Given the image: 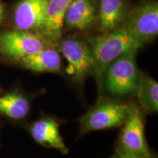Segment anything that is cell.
I'll return each mask as SVG.
<instances>
[{
  "instance_id": "6da1fadb",
  "label": "cell",
  "mask_w": 158,
  "mask_h": 158,
  "mask_svg": "<svg viewBox=\"0 0 158 158\" xmlns=\"http://www.w3.org/2000/svg\"><path fill=\"white\" fill-rule=\"evenodd\" d=\"M89 45L93 58L94 76L100 92L106 71L115 59L126 51L141 48L142 45L124 26L102 36L90 37Z\"/></svg>"
},
{
  "instance_id": "7a4b0ae2",
  "label": "cell",
  "mask_w": 158,
  "mask_h": 158,
  "mask_svg": "<svg viewBox=\"0 0 158 158\" xmlns=\"http://www.w3.org/2000/svg\"><path fill=\"white\" fill-rule=\"evenodd\" d=\"M137 51H126L108 66L104 81L110 93L118 96L136 94L141 76L136 63Z\"/></svg>"
},
{
  "instance_id": "3957f363",
  "label": "cell",
  "mask_w": 158,
  "mask_h": 158,
  "mask_svg": "<svg viewBox=\"0 0 158 158\" xmlns=\"http://www.w3.org/2000/svg\"><path fill=\"white\" fill-rule=\"evenodd\" d=\"M124 26L143 45L158 34V3L144 0L127 16Z\"/></svg>"
},
{
  "instance_id": "277c9868",
  "label": "cell",
  "mask_w": 158,
  "mask_h": 158,
  "mask_svg": "<svg viewBox=\"0 0 158 158\" xmlns=\"http://www.w3.org/2000/svg\"><path fill=\"white\" fill-rule=\"evenodd\" d=\"M129 110L130 105L123 102H102L81 118V128L87 133L122 125L127 119Z\"/></svg>"
},
{
  "instance_id": "5b68a950",
  "label": "cell",
  "mask_w": 158,
  "mask_h": 158,
  "mask_svg": "<svg viewBox=\"0 0 158 158\" xmlns=\"http://www.w3.org/2000/svg\"><path fill=\"white\" fill-rule=\"evenodd\" d=\"M42 35L15 29L0 34V52L8 58L20 60L48 47Z\"/></svg>"
},
{
  "instance_id": "8992f818",
  "label": "cell",
  "mask_w": 158,
  "mask_h": 158,
  "mask_svg": "<svg viewBox=\"0 0 158 158\" xmlns=\"http://www.w3.org/2000/svg\"><path fill=\"white\" fill-rule=\"evenodd\" d=\"M124 124L120 138V148L143 157H152L146 141L143 116L139 109L134 105H130L129 114Z\"/></svg>"
},
{
  "instance_id": "52a82bcc",
  "label": "cell",
  "mask_w": 158,
  "mask_h": 158,
  "mask_svg": "<svg viewBox=\"0 0 158 158\" xmlns=\"http://www.w3.org/2000/svg\"><path fill=\"white\" fill-rule=\"evenodd\" d=\"M60 50L68 62L67 73L75 80L82 81L93 68V58L89 45L77 39H66Z\"/></svg>"
},
{
  "instance_id": "ba28073f",
  "label": "cell",
  "mask_w": 158,
  "mask_h": 158,
  "mask_svg": "<svg viewBox=\"0 0 158 158\" xmlns=\"http://www.w3.org/2000/svg\"><path fill=\"white\" fill-rule=\"evenodd\" d=\"M48 2V0H21L14 12L16 28L40 35L44 27Z\"/></svg>"
},
{
  "instance_id": "9c48e42d",
  "label": "cell",
  "mask_w": 158,
  "mask_h": 158,
  "mask_svg": "<svg viewBox=\"0 0 158 158\" xmlns=\"http://www.w3.org/2000/svg\"><path fill=\"white\" fill-rule=\"evenodd\" d=\"M72 1L48 0L44 27L40 35L49 44H55L60 40L65 12Z\"/></svg>"
},
{
  "instance_id": "30bf717a",
  "label": "cell",
  "mask_w": 158,
  "mask_h": 158,
  "mask_svg": "<svg viewBox=\"0 0 158 158\" xmlns=\"http://www.w3.org/2000/svg\"><path fill=\"white\" fill-rule=\"evenodd\" d=\"M127 16L126 0H100L98 23L103 35L118 29Z\"/></svg>"
},
{
  "instance_id": "8fae6325",
  "label": "cell",
  "mask_w": 158,
  "mask_h": 158,
  "mask_svg": "<svg viewBox=\"0 0 158 158\" xmlns=\"http://www.w3.org/2000/svg\"><path fill=\"white\" fill-rule=\"evenodd\" d=\"M96 20V8L92 0H73L64 16L67 27L78 30H86Z\"/></svg>"
},
{
  "instance_id": "7c38bea8",
  "label": "cell",
  "mask_w": 158,
  "mask_h": 158,
  "mask_svg": "<svg viewBox=\"0 0 158 158\" xmlns=\"http://www.w3.org/2000/svg\"><path fill=\"white\" fill-rule=\"evenodd\" d=\"M31 133L37 143L59 150L62 153L68 152L60 135L56 122L51 118H44L33 124Z\"/></svg>"
},
{
  "instance_id": "4fadbf2b",
  "label": "cell",
  "mask_w": 158,
  "mask_h": 158,
  "mask_svg": "<svg viewBox=\"0 0 158 158\" xmlns=\"http://www.w3.org/2000/svg\"><path fill=\"white\" fill-rule=\"evenodd\" d=\"M23 67L35 72L56 73L60 70L61 58L55 49L49 47L20 59Z\"/></svg>"
},
{
  "instance_id": "5bb4252c",
  "label": "cell",
  "mask_w": 158,
  "mask_h": 158,
  "mask_svg": "<svg viewBox=\"0 0 158 158\" xmlns=\"http://www.w3.org/2000/svg\"><path fill=\"white\" fill-rule=\"evenodd\" d=\"M30 108L28 100L21 94L13 92L0 97V113L13 118H22Z\"/></svg>"
},
{
  "instance_id": "9a60e30c",
  "label": "cell",
  "mask_w": 158,
  "mask_h": 158,
  "mask_svg": "<svg viewBox=\"0 0 158 158\" xmlns=\"http://www.w3.org/2000/svg\"><path fill=\"white\" fill-rule=\"evenodd\" d=\"M138 100L146 111L157 113L158 110V84L156 81L141 74L136 92Z\"/></svg>"
},
{
  "instance_id": "2e32d148",
  "label": "cell",
  "mask_w": 158,
  "mask_h": 158,
  "mask_svg": "<svg viewBox=\"0 0 158 158\" xmlns=\"http://www.w3.org/2000/svg\"><path fill=\"white\" fill-rule=\"evenodd\" d=\"M116 155H117L118 158H147V157H141V156H139V155H134V154L130 153L128 152L124 151V150L121 149V148H119V149L117 150V153H116ZM149 158H155V157L152 156V157Z\"/></svg>"
},
{
  "instance_id": "e0dca14e",
  "label": "cell",
  "mask_w": 158,
  "mask_h": 158,
  "mask_svg": "<svg viewBox=\"0 0 158 158\" xmlns=\"http://www.w3.org/2000/svg\"><path fill=\"white\" fill-rule=\"evenodd\" d=\"M3 15H4V8L3 6L0 4V21H2V19H3Z\"/></svg>"
},
{
  "instance_id": "ac0fdd59",
  "label": "cell",
  "mask_w": 158,
  "mask_h": 158,
  "mask_svg": "<svg viewBox=\"0 0 158 158\" xmlns=\"http://www.w3.org/2000/svg\"><path fill=\"white\" fill-rule=\"evenodd\" d=\"M111 158H118V157L117 156V155H116L115 156H114V157H112Z\"/></svg>"
}]
</instances>
